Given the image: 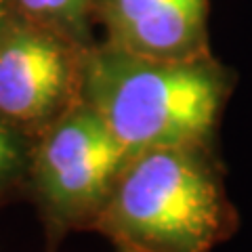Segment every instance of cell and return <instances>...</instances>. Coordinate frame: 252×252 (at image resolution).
I'll return each instance as SVG.
<instances>
[{"instance_id":"cell-1","label":"cell","mask_w":252,"mask_h":252,"mask_svg":"<svg viewBox=\"0 0 252 252\" xmlns=\"http://www.w3.org/2000/svg\"><path fill=\"white\" fill-rule=\"evenodd\" d=\"M231 84V72L210 55L160 59L94 42L84 59L82 101L130 156L158 147H212Z\"/></svg>"},{"instance_id":"cell-2","label":"cell","mask_w":252,"mask_h":252,"mask_svg":"<svg viewBox=\"0 0 252 252\" xmlns=\"http://www.w3.org/2000/svg\"><path fill=\"white\" fill-rule=\"evenodd\" d=\"M118 252H212L238 229L225 175L208 145L132 154L93 225Z\"/></svg>"},{"instance_id":"cell-3","label":"cell","mask_w":252,"mask_h":252,"mask_svg":"<svg viewBox=\"0 0 252 252\" xmlns=\"http://www.w3.org/2000/svg\"><path fill=\"white\" fill-rule=\"evenodd\" d=\"M130 152L94 109L78 101L32 143L26 193L55 238L93 229Z\"/></svg>"},{"instance_id":"cell-4","label":"cell","mask_w":252,"mask_h":252,"mask_svg":"<svg viewBox=\"0 0 252 252\" xmlns=\"http://www.w3.org/2000/svg\"><path fill=\"white\" fill-rule=\"evenodd\" d=\"M86 51L61 30L19 13L0 38V120L36 137L82 101Z\"/></svg>"},{"instance_id":"cell-5","label":"cell","mask_w":252,"mask_h":252,"mask_svg":"<svg viewBox=\"0 0 252 252\" xmlns=\"http://www.w3.org/2000/svg\"><path fill=\"white\" fill-rule=\"evenodd\" d=\"M94 19L107 44L160 59L208 53V0H97Z\"/></svg>"},{"instance_id":"cell-6","label":"cell","mask_w":252,"mask_h":252,"mask_svg":"<svg viewBox=\"0 0 252 252\" xmlns=\"http://www.w3.org/2000/svg\"><path fill=\"white\" fill-rule=\"evenodd\" d=\"M21 15L46 23L86 46L94 44L91 23L97 0H15Z\"/></svg>"},{"instance_id":"cell-7","label":"cell","mask_w":252,"mask_h":252,"mask_svg":"<svg viewBox=\"0 0 252 252\" xmlns=\"http://www.w3.org/2000/svg\"><path fill=\"white\" fill-rule=\"evenodd\" d=\"M34 137L0 120V204L26 193Z\"/></svg>"},{"instance_id":"cell-8","label":"cell","mask_w":252,"mask_h":252,"mask_svg":"<svg viewBox=\"0 0 252 252\" xmlns=\"http://www.w3.org/2000/svg\"><path fill=\"white\" fill-rule=\"evenodd\" d=\"M19 9L15 4V0H0V38L4 36V32L9 30V26L15 21Z\"/></svg>"}]
</instances>
